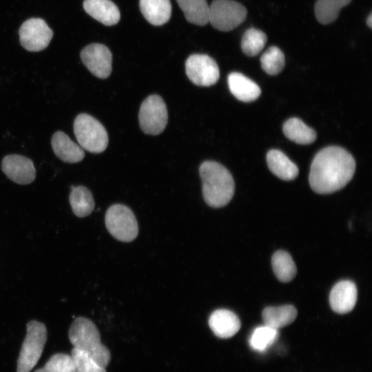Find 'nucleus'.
Returning a JSON list of instances; mask_svg holds the SVG:
<instances>
[{"instance_id": "obj_1", "label": "nucleus", "mask_w": 372, "mask_h": 372, "mask_svg": "<svg viewBox=\"0 0 372 372\" xmlns=\"http://www.w3.org/2000/svg\"><path fill=\"white\" fill-rule=\"evenodd\" d=\"M355 170V160L348 151L338 146L327 147L313 160L309 185L318 194H331L343 188L352 179Z\"/></svg>"}, {"instance_id": "obj_2", "label": "nucleus", "mask_w": 372, "mask_h": 372, "mask_svg": "<svg viewBox=\"0 0 372 372\" xmlns=\"http://www.w3.org/2000/svg\"><path fill=\"white\" fill-rule=\"evenodd\" d=\"M199 172L205 203L214 208L228 204L235 189L233 177L228 169L219 163L207 161L200 165Z\"/></svg>"}, {"instance_id": "obj_3", "label": "nucleus", "mask_w": 372, "mask_h": 372, "mask_svg": "<svg viewBox=\"0 0 372 372\" xmlns=\"http://www.w3.org/2000/svg\"><path fill=\"white\" fill-rule=\"evenodd\" d=\"M68 335L74 348L90 355L101 366H107L110 353L101 343L99 331L92 321L85 317L76 318L70 327Z\"/></svg>"}, {"instance_id": "obj_4", "label": "nucleus", "mask_w": 372, "mask_h": 372, "mask_svg": "<svg viewBox=\"0 0 372 372\" xmlns=\"http://www.w3.org/2000/svg\"><path fill=\"white\" fill-rule=\"evenodd\" d=\"M74 133L79 145L91 153L103 152L108 145V135L103 125L93 116L82 113L74 121Z\"/></svg>"}, {"instance_id": "obj_5", "label": "nucleus", "mask_w": 372, "mask_h": 372, "mask_svg": "<svg viewBox=\"0 0 372 372\" xmlns=\"http://www.w3.org/2000/svg\"><path fill=\"white\" fill-rule=\"evenodd\" d=\"M47 341L45 324L37 320L27 324V333L17 361V372H30L37 364Z\"/></svg>"}, {"instance_id": "obj_6", "label": "nucleus", "mask_w": 372, "mask_h": 372, "mask_svg": "<svg viewBox=\"0 0 372 372\" xmlns=\"http://www.w3.org/2000/svg\"><path fill=\"white\" fill-rule=\"evenodd\" d=\"M105 223L109 233L120 241H132L138 235V226L136 217L125 205L115 204L110 206L106 211Z\"/></svg>"}, {"instance_id": "obj_7", "label": "nucleus", "mask_w": 372, "mask_h": 372, "mask_svg": "<svg viewBox=\"0 0 372 372\" xmlns=\"http://www.w3.org/2000/svg\"><path fill=\"white\" fill-rule=\"evenodd\" d=\"M247 10L233 0H214L209 9V23L216 30L231 31L247 17Z\"/></svg>"}, {"instance_id": "obj_8", "label": "nucleus", "mask_w": 372, "mask_h": 372, "mask_svg": "<svg viewBox=\"0 0 372 372\" xmlns=\"http://www.w3.org/2000/svg\"><path fill=\"white\" fill-rule=\"evenodd\" d=\"M138 120L142 131L149 135H158L165 130L168 120L167 110L163 99L152 94L142 103Z\"/></svg>"}, {"instance_id": "obj_9", "label": "nucleus", "mask_w": 372, "mask_h": 372, "mask_svg": "<svg viewBox=\"0 0 372 372\" xmlns=\"http://www.w3.org/2000/svg\"><path fill=\"white\" fill-rule=\"evenodd\" d=\"M185 72L189 79L198 86H211L218 81L220 76L216 61L203 54H192L187 58Z\"/></svg>"}, {"instance_id": "obj_10", "label": "nucleus", "mask_w": 372, "mask_h": 372, "mask_svg": "<svg viewBox=\"0 0 372 372\" xmlns=\"http://www.w3.org/2000/svg\"><path fill=\"white\" fill-rule=\"evenodd\" d=\"M19 32L21 45L30 52H39L47 48L53 36L52 30L40 18L25 21Z\"/></svg>"}, {"instance_id": "obj_11", "label": "nucleus", "mask_w": 372, "mask_h": 372, "mask_svg": "<svg viewBox=\"0 0 372 372\" xmlns=\"http://www.w3.org/2000/svg\"><path fill=\"white\" fill-rule=\"evenodd\" d=\"M81 58L89 71L99 79L107 78L112 72V55L103 44L92 43L81 52Z\"/></svg>"}, {"instance_id": "obj_12", "label": "nucleus", "mask_w": 372, "mask_h": 372, "mask_svg": "<svg viewBox=\"0 0 372 372\" xmlns=\"http://www.w3.org/2000/svg\"><path fill=\"white\" fill-rule=\"evenodd\" d=\"M1 169L9 179L20 185L30 184L36 177L32 161L21 155L5 156L2 160Z\"/></svg>"}, {"instance_id": "obj_13", "label": "nucleus", "mask_w": 372, "mask_h": 372, "mask_svg": "<svg viewBox=\"0 0 372 372\" xmlns=\"http://www.w3.org/2000/svg\"><path fill=\"white\" fill-rule=\"evenodd\" d=\"M357 296L358 291L355 283L351 280H341L337 282L330 291V307L337 313H349L354 308Z\"/></svg>"}, {"instance_id": "obj_14", "label": "nucleus", "mask_w": 372, "mask_h": 372, "mask_svg": "<svg viewBox=\"0 0 372 372\" xmlns=\"http://www.w3.org/2000/svg\"><path fill=\"white\" fill-rule=\"evenodd\" d=\"M208 323L214 335L224 339L234 336L240 328V321L237 315L225 309L212 312Z\"/></svg>"}, {"instance_id": "obj_15", "label": "nucleus", "mask_w": 372, "mask_h": 372, "mask_svg": "<svg viewBox=\"0 0 372 372\" xmlns=\"http://www.w3.org/2000/svg\"><path fill=\"white\" fill-rule=\"evenodd\" d=\"M51 144L56 156L63 162L78 163L85 156L83 149L63 132L58 131L54 134Z\"/></svg>"}, {"instance_id": "obj_16", "label": "nucleus", "mask_w": 372, "mask_h": 372, "mask_svg": "<svg viewBox=\"0 0 372 372\" xmlns=\"http://www.w3.org/2000/svg\"><path fill=\"white\" fill-rule=\"evenodd\" d=\"M83 8L92 17L107 26L116 24L121 18L118 7L111 0H85Z\"/></svg>"}, {"instance_id": "obj_17", "label": "nucleus", "mask_w": 372, "mask_h": 372, "mask_svg": "<svg viewBox=\"0 0 372 372\" xmlns=\"http://www.w3.org/2000/svg\"><path fill=\"white\" fill-rule=\"evenodd\" d=\"M231 94L243 102H251L260 95V87L252 80L239 72H231L227 78Z\"/></svg>"}, {"instance_id": "obj_18", "label": "nucleus", "mask_w": 372, "mask_h": 372, "mask_svg": "<svg viewBox=\"0 0 372 372\" xmlns=\"http://www.w3.org/2000/svg\"><path fill=\"white\" fill-rule=\"evenodd\" d=\"M267 163L270 171L282 180H291L298 175L297 165L280 150H269L267 154Z\"/></svg>"}, {"instance_id": "obj_19", "label": "nucleus", "mask_w": 372, "mask_h": 372, "mask_svg": "<svg viewBox=\"0 0 372 372\" xmlns=\"http://www.w3.org/2000/svg\"><path fill=\"white\" fill-rule=\"evenodd\" d=\"M139 7L145 19L154 25L165 24L172 14L169 0H140Z\"/></svg>"}, {"instance_id": "obj_20", "label": "nucleus", "mask_w": 372, "mask_h": 372, "mask_svg": "<svg viewBox=\"0 0 372 372\" xmlns=\"http://www.w3.org/2000/svg\"><path fill=\"white\" fill-rule=\"evenodd\" d=\"M297 310L291 304L267 307L262 313L264 324L278 330L291 324L297 317Z\"/></svg>"}, {"instance_id": "obj_21", "label": "nucleus", "mask_w": 372, "mask_h": 372, "mask_svg": "<svg viewBox=\"0 0 372 372\" xmlns=\"http://www.w3.org/2000/svg\"><path fill=\"white\" fill-rule=\"evenodd\" d=\"M283 133L289 140L300 145H308L316 139L314 130L298 118H291L283 125Z\"/></svg>"}, {"instance_id": "obj_22", "label": "nucleus", "mask_w": 372, "mask_h": 372, "mask_svg": "<svg viewBox=\"0 0 372 372\" xmlns=\"http://www.w3.org/2000/svg\"><path fill=\"white\" fill-rule=\"evenodd\" d=\"M73 213L79 218L90 215L94 209V200L91 192L84 186H71L69 196Z\"/></svg>"}, {"instance_id": "obj_23", "label": "nucleus", "mask_w": 372, "mask_h": 372, "mask_svg": "<svg viewBox=\"0 0 372 372\" xmlns=\"http://www.w3.org/2000/svg\"><path fill=\"white\" fill-rule=\"evenodd\" d=\"M185 19L191 23L205 25L209 23V6L206 0H176Z\"/></svg>"}, {"instance_id": "obj_24", "label": "nucleus", "mask_w": 372, "mask_h": 372, "mask_svg": "<svg viewBox=\"0 0 372 372\" xmlns=\"http://www.w3.org/2000/svg\"><path fill=\"white\" fill-rule=\"evenodd\" d=\"M271 265L276 278L281 282H289L296 274V264L291 255L285 251H276L271 258Z\"/></svg>"}, {"instance_id": "obj_25", "label": "nucleus", "mask_w": 372, "mask_h": 372, "mask_svg": "<svg viewBox=\"0 0 372 372\" xmlns=\"http://www.w3.org/2000/svg\"><path fill=\"white\" fill-rule=\"evenodd\" d=\"M352 0H318L314 12L317 20L322 24H329L338 17L340 10Z\"/></svg>"}, {"instance_id": "obj_26", "label": "nucleus", "mask_w": 372, "mask_h": 372, "mask_svg": "<svg viewBox=\"0 0 372 372\" xmlns=\"http://www.w3.org/2000/svg\"><path fill=\"white\" fill-rule=\"evenodd\" d=\"M278 336V330L263 324L253 331L249 339V344L253 350L264 352L275 342Z\"/></svg>"}, {"instance_id": "obj_27", "label": "nucleus", "mask_w": 372, "mask_h": 372, "mask_svg": "<svg viewBox=\"0 0 372 372\" xmlns=\"http://www.w3.org/2000/svg\"><path fill=\"white\" fill-rule=\"evenodd\" d=\"M266 42L267 36L265 32L251 28L245 32L242 37L241 48L246 55L254 56L262 51Z\"/></svg>"}, {"instance_id": "obj_28", "label": "nucleus", "mask_w": 372, "mask_h": 372, "mask_svg": "<svg viewBox=\"0 0 372 372\" xmlns=\"http://www.w3.org/2000/svg\"><path fill=\"white\" fill-rule=\"evenodd\" d=\"M285 60V55L280 49L276 46H271L262 54L261 67L268 74L276 75L284 68Z\"/></svg>"}, {"instance_id": "obj_29", "label": "nucleus", "mask_w": 372, "mask_h": 372, "mask_svg": "<svg viewBox=\"0 0 372 372\" xmlns=\"http://www.w3.org/2000/svg\"><path fill=\"white\" fill-rule=\"evenodd\" d=\"M76 372H106L105 368L101 366L87 353L73 348L71 351Z\"/></svg>"}, {"instance_id": "obj_30", "label": "nucleus", "mask_w": 372, "mask_h": 372, "mask_svg": "<svg viewBox=\"0 0 372 372\" xmlns=\"http://www.w3.org/2000/svg\"><path fill=\"white\" fill-rule=\"evenodd\" d=\"M34 372H76L71 355L56 353L50 357L43 367Z\"/></svg>"}, {"instance_id": "obj_31", "label": "nucleus", "mask_w": 372, "mask_h": 372, "mask_svg": "<svg viewBox=\"0 0 372 372\" xmlns=\"http://www.w3.org/2000/svg\"><path fill=\"white\" fill-rule=\"evenodd\" d=\"M366 24L370 28H371L372 27V14H370L366 19Z\"/></svg>"}]
</instances>
